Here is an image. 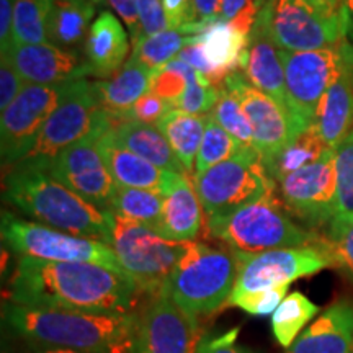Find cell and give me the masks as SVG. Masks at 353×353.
<instances>
[{"label":"cell","instance_id":"obj_30","mask_svg":"<svg viewBox=\"0 0 353 353\" xmlns=\"http://www.w3.org/2000/svg\"><path fill=\"white\" fill-rule=\"evenodd\" d=\"M329 145L321 138L316 125L296 136L278 156L265 165L268 175L280 183L285 176L298 172L304 167L316 164L324 154L329 151Z\"/></svg>","mask_w":353,"mask_h":353},{"label":"cell","instance_id":"obj_43","mask_svg":"<svg viewBox=\"0 0 353 353\" xmlns=\"http://www.w3.org/2000/svg\"><path fill=\"white\" fill-rule=\"evenodd\" d=\"M138 15L141 25V38L154 37L172 30L162 0H138Z\"/></svg>","mask_w":353,"mask_h":353},{"label":"cell","instance_id":"obj_38","mask_svg":"<svg viewBox=\"0 0 353 353\" xmlns=\"http://www.w3.org/2000/svg\"><path fill=\"white\" fill-rule=\"evenodd\" d=\"M339 213H353V130L335 148Z\"/></svg>","mask_w":353,"mask_h":353},{"label":"cell","instance_id":"obj_51","mask_svg":"<svg viewBox=\"0 0 353 353\" xmlns=\"http://www.w3.org/2000/svg\"><path fill=\"white\" fill-rule=\"evenodd\" d=\"M307 2L325 15H337L342 7V0H307Z\"/></svg>","mask_w":353,"mask_h":353},{"label":"cell","instance_id":"obj_2","mask_svg":"<svg viewBox=\"0 0 353 353\" xmlns=\"http://www.w3.org/2000/svg\"><path fill=\"white\" fill-rule=\"evenodd\" d=\"M6 319L21 337L43 348L83 353H134L139 316L34 307L10 303Z\"/></svg>","mask_w":353,"mask_h":353},{"label":"cell","instance_id":"obj_50","mask_svg":"<svg viewBox=\"0 0 353 353\" xmlns=\"http://www.w3.org/2000/svg\"><path fill=\"white\" fill-rule=\"evenodd\" d=\"M221 6H223V0H195L198 20L201 23H210V21L219 20Z\"/></svg>","mask_w":353,"mask_h":353},{"label":"cell","instance_id":"obj_15","mask_svg":"<svg viewBox=\"0 0 353 353\" xmlns=\"http://www.w3.org/2000/svg\"><path fill=\"white\" fill-rule=\"evenodd\" d=\"M103 132L87 136L52 159L41 161L56 180L97 208L108 211L118 185L99 149V139Z\"/></svg>","mask_w":353,"mask_h":353},{"label":"cell","instance_id":"obj_6","mask_svg":"<svg viewBox=\"0 0 353 353\" xmlns=\"http://www.w3.org/2000/svg\"><path fill=\"white\" fill-rule=\"evenodd\" d=\"M108 245L126 275L134 280L139 293L151 296L164 293L176 263L187 252L188 242L164 239L148 224L120 218L112 211H108Z\"/></svg>","mask_w":353,"mask_h":353},{"label":"cell","instance_id":"obj_33","mask_svg":"<svg viewBox=\"0 0 353 353\" xmlns=\"http://www.w3.org/2000/svg\"><path fill=\"white\" fill-rule=\"evenodd\" d=\"M198 41V34H190L183 28L169 30V32L143 37L138 43L132 44L131 57L139 63L149 65L151 69L162 68L179 57L188 44Z\"/></svg>","mask_w":353,"mask_h":353},{"label":"cell","instance_id":"obj_49","mask_svg":"<svg viewBox=\"0 0 353 353\" xmlns=\"http://www.w3.org/2000/svg\"><path fill=\"white\" fill-rule=\"evenodd\" d=\"M13 12L15 0H0V54H7L12 48Z\"/></svg>","mask_w":353,"mask_h":353},{"label":"cell","instance_id":"obj_21","mask_svg":"<svg viewBox=\"0 0 353 353\" xmlns=\"http://www.w3.org/2000/svg\"><path fill=\"white\" fill-rule=\"evenodd\" d=\"M352 347L353 304L342 299L307 325L288 348V353H350Z\"/></svg>","mask_w":353,"mask_h":353},{"label":"cell","instance_id":"obj_29","mask_svg":"<svg viewBox=\"0 0 353 353\" xmlns=\"http://www.w3.org/2000/svg\"><path fill=\"white\" fill-rule=\"evenodd\" d=\"M95 17V3L88 0H54L48 19V43L72 50L85 38Z\"/></svg>","mask_w":353,"mask_h":353},{"label":"cell","instance_id":"obj_52","mask_svg":"<svg viewBox=\"0 0 353 353\" xmlns=\"http://www.w3.org/2000/svg\"><path fill=\"white\" fill-rule=\"evenodd\" d=\"M341 10L343 13V19H345L347 38H350L353 43V0H342Z\"/></svg>","mask_w":353,"mask_h":353},{"label":"cell","instance_id":"obj_26","mask_svg":"<svg viewBox=\"0 0 353 353\" xmlns=\"http://www.w3.org/2000/svg\"><path fill=\"white\" fill-rule=\"evenodd\" d=\"M198 43L201 44L205 57L216 69L223 82L229 74L245 70L249 56V37L236 30L223 19L203 23L198 33Z\"/></svg>","mask_w":353,"mask_h":353},{"label":"cell","instance_id":"obj_55","mask_svg":"<svg viewBox=\"0 0 353 353\" xmlns=\"http://www.w3.org/2000/svg\"><path fill=\"white\" fill-rule=\"evenodd\" d=\"M268 2V0H263V3H267Z\"/></svg>","mask_w":353,"mask_h":353},{"label":"cell","instance_id":"obj_7","mask_svg":"<svg viewBox=\"0 0 353 353\" xmlns=\"http://www.w3.org/2000/svg\"><path fill=\"white\" fill-rule=\"evenodd\" d=\"M347 39L316 51H281L285 68L288 121L293 139L314 125L319 103L345 68Z\"/></svg>","mask_w":353,"mask_h":353},{"label":"cell","instance_id":"obj_41","mask_svg":"<svg viewBox=\"0 0 353 353\" xmlns=\"http://www.w3.org/2000/svg\"><path fill=\"white\" fill-rule=\"evenodd\" d=\"M263 7V0H223L221 19L231 23L245 37H250Z\"/></svg>","mask_w":353,"mask_h":353},{"label":"cell","instance_id":"obj_25","mask_svg":"<svg viewBox=\"0 0 353 353\" xmlns=\"http://www.w3.org/2000/svg\"><path fill=\"white\" fill-rule=\"evenodd\" d=\"M348 46H350V43L347 41L345 68H343L341 77L322 97L316 113L314 125L322 141L330 149L337 148L347 138L348 132L353 130V83L347 69Z\"/></svg>","mask_w":353,"mask_h":353},{"label":"cell","instance_id":"obj_11","mask_svg":"<svg viewBox=\"0 0 353 353\" xmlns=\"http://www.w3.org/2000/svg\"><path fill=\"white\" fill-rule=\"evenodd\" d=\"M110 128L112 120L101 108L95 82L85 79L76 81L59 107L44 123L25 161L52 159L69 145L95 132L108 131Z\"/></svg>","mask_w":353,"mask_h":353},{"label":"cell","instance_id":"obj_9","mask_svg":"<svg viewBox=\"0 0 353 353\" xmlns=\"http://www.w3.org/2000/svg\"><path fill=\"white\" fill-rule=\"evenodd\" d=\"M2 239L21 257L43 262L97 263L125 273L112 247L105 242L23 221L7 211L2 213Z\"/></svg>","mask_w":353,"mask_h":353},{"label":"cell","instance_id":"obj_28","mask_svg":"<svg viewBox=\"0 0 353 353\" xmlns=\"http://www.w3.org/2000/svg\"><path fill=\"white\" fill-rule=\"evenodd\" d=\"M169 141L185 172L193 176L200 145L206 130V117L190 114L172 107L156 125Z\"/></svg>","mask_w":353,"mask_h":353},{"label":"cell","instance_id":"obj_45","mask_svg":"<svg viewBox=\"0 0 353 353\" xmlns=\"http://www.w3.org/2000/svg\"><path fill=\"white\" fill-rule=\"evenodd\" d=\"M25 87V79L20 76L12 61L7 56H2V63H0V112H6Z\"/></svg>","mask_w":353,"mask_h":353},{"label":"cell","instance_id":"obj_18","mask_svg":"<svg viewBox=\"0 0 353 353\" xmlns=\"http://www.w3.org/2000/svg\"><path fill=\"white\" fill-rule=\"evenodd\" d=\"M2 56L12 61L26 83L34 85L76 82L92 76L90 65L76 51L63 50L51 43L12 46Z\"/></svg>","mask_w":353,"mask_h":353},{"label":"cell","instance_id":"obj_1","mask_svg":"<svg viewBox=\"0 0 353 353\" xmlns=\"http://www.w3.org/2000/svg\"><path fill=\"white\" fill-rule=\"evenodd\" d=\"M138 286L130 275L97 263L20 257L10 278V303L90 312H131Z\"/></svg>","mask_w":353,"mask_h":353},{"label":"cell","instance_id":"obj_5","mask_svg":"<svg viewBox=\"0 0 353 353\" xmlns=\"http://www.w3.org/2000/svg\"><path fill=\"white\" fill-rule=\"evenodd\" d=\"M237 278V260L231 249L188 242L164 293L192 316L213 314L226 306Z\"/></svg>","mask_w":353,"mask_h":353},{"label":"cell","instance_id":"obj_53","mask_svg":"<svg viewBox=\"0 0 353 353\" xmlns=\"http://www.w3.org/2000/svg\"><path fill=\"white\" fill-rule=\"evenodd\" d=\"M37 353H83V352L68 350V348H41V350Z\"/></svg>","mask_w":353,"mask_h":353},{"label":"cell","instance_id":"obj_56","mask_svg":"<svg viewBox=\"0 0 353 353\" xmlns=\"http://www.w3.org/2000/svg\"><path fill=\"white\" fill-rule=\"evenodd\" d=\"M350 353H353V347H352V350H350Z\"/></svg>","mask_w":353,"mask_h":353},{"label":"cell","instance_id":"obj_17","mask_svg":"<svg viewBox=\"0 0 353 353\" xmlns=\"http://www.w3.org/2000/svg\"><path fill=\"white\" fill-rule=\"evenodd\" d=\"M223 85L239 99L252 128L255 149L267 165L293 141L288 118L276 101L255 88L241 70L229 74Z\"/></svg>","mask_w":353,"mask_h":353},{"label":"cell","instance_id":"obj_20","mask_svg":"<svg viewBox=\"0 0 353 353\" xmlns=\"http://www.w3.org/2000/svg\"><path fill=\"white\" fill-rule=\"evenodd\" d=\"M244 72L247 81L275 100L288 118L283 61L280 57V50L272 39L260 15L249 37V56H247Z\"/></svg>","mask_w":353,"mask_h":353},{"label":"cell","instance_id":"obj_44","mask_svg":"<svg viewBox=\"0 0 353 353\" xmlns=\"http://www.w3.org/2000/svg\"><path fill=\"white\" fill-rule=\"evenodd\" d=\"M172 108L170 103H167L164 99H161L152 90L136 101L134 107L126 114L125 121H139L145 125H157L161 118Z\"/></svg>","mask_w":353,"mask_h":353},{"label":"cell","instance_id":"obj_37","mask_svg":"<svg viewBox=\"0 0 353 353\" xmlns=\"http://www.w3.org/2000/svg\"><path fill=\"white\" fill-rule=\"evenodd\" d=\"M210 114H213L214 120L218 121L232 138L239 141L242 148L255 149L252 128H250V123L247 120L244 108H242L239 99H237L231 90H228L224 85H219L218 100H216L214 108L211 110Z\"/></svg>","mask_w":353,"mask_h":353},{"label":"cell","instance_id":"obj_46","mask_svg":"<svg viewBox=\"0 0 353 353\" xmlns=\"http://www.w3.org/2000/svg\"><path fill=\"white\" fill-rule=\"evenodd\" d=\"M162 6L165 8L167 17H169L172 30L187 28V26L200 21L195 0H162Z\"/></svg>","mask_w":353,"mask_h":353},{"label":"cell","instance_id":"obj_54","mask_svg":"<svg viewBox=\"0 0 353 353\" xmlns=\"http://www.w3.org/2000/svg\"><path fill=\"white\" fill-rule=\"evenodd\" d=\"M88 2L95 3V6H105V3H107V0H88Z\"/></svg>","mask_w":353,"mask_h":353},{"label":"cell","instance_id":"obj_4","mask_svg":"<svg viewBox=\"0 0 353 353\" xmlns=\"http://www.w3.org/2000/svg\"><path fill=\"white\" fill-rule=\"evenodd\" d=\"M275 192L272 190L260 200L231 214L206 221L210 236L224 242L232 252L244 254L317 247L321 236L298 226Z\"/></svg>","mask_w":353,"mask_h":353},{"label":"cell","instance_id":"obj_34","mask_svg":"<svg viewBox=\"0 0 353 353\" xmlns=\"http://www.w3.org/2000/svg\"><path fill=\"white\" fill-rule=\"evenodd\" d=\"M54 0H15L12 46L48 43V19Z\"/></svg>","mask_w":353,"mask_h":353},{"label":"cell","instance_id":"obj_8","mask_svg":"<svg viewBox=\"0 0 353 353\" xmlns=\"http://www.w3.org/2000/svg\"><path fill=\"white\" fill-rule=\"evenodd\" d=\"M205 219L223 218L275 190L257 149H241L236 156L193 176Z\"/></svg>","mask_w":353,"mask_h":353},{"label":"cell","instance_id":"obj_39","mask_svg":"<svg viewBox=\"0 0 353 353\" xmlns=\"http://www.w3.org/2000/svg\"><path fill=\"white\" fill-rule=\"evenodd\" d=\"M218 94L219 87L213 85L205 76H200L196 81L188 83L187 90L174 105V108L190 114L206 117V113H211V110L214 108Z\"/></svg>","mask_w":353,"mask_h":353},{"label":"cell","instance_id":"obj_31","mask_svg":"<svg viewBox=\"0 0 353 353\" xmlns=\"http://www.w3.org/2000/svg\"><path fill=\"white\" fill-rule=\"evenodd\" d=\"M165 195L161 190L117 187L110 210L120 218L154 228L161 218Z\"/></svg>","mask_w":353,"mask_h":353},{"label":"cell","instance_id":"obj_42","mask_svg":"<svg viewBox=\"0 0 353 353\" xmlns=\"http://www.w3.org/2000/svg\"><path fill=\"white\" fill-rule=\"evenodd\" d=\"M151 90L174 107L187 90V79L170 64H165L154 69Z\"/></svg>","mask_w":353,"mask_h":353},{"label":"cell","instance_id":"obj_14","mask_svg":"<svg viewBox=\"0 0 353 353\" xmlns=\"http://www.w3.org/2000/svg\"><path fill=\"white\" fill-rule=\"evenodd\" d=\"M278 185L285 208L309 228L325 226L339 214L335 149H329L316 164L285 176Z\"/></svg>","mask_w":353,"mask_h":353},{"label":"cell","instance_id":"obj_36","mask_svg":"<svg viewBox=\"0 0 353 353\" xmlns=\"http://www.w3.org/2000/svg\"><path fill=\"white\" fill-rule=\"evenodd\" d=\"M244 149L239 144V141L232 138L229 132L214 120L213 114H206V130L203 136L200 152H198L195 172L193 176L201 175L211 167L221 164V162L228 161L236 156L237 152Z\"/></svg>","mask_w":353,"mask_h":353},{"label":"cell","instance_id":"obj_10","mask_svg":"<svg viewBox=\"0 0 353 353\" xmlns=\"http://www.w3.org/2000/svg\"><path fill=\"white\" fill-rule=\"evenodd\" d=\"M260 19L281 51L325 50L347 39L342 10L337 15H325L307 0H268Z\"/></svg>","mask_w":353,"mask_h":353},{"label":"cell","instance_id":"obj_35","mask_svg":"<svg viewBox=\"0 0 353 353\" xmlns=\"http://www.w3.org/2000/svg\"><path fill=\"white\" fill-rule=\"evenodd\" d=\"M317 247L329 255L332 267L341 268L353 281V213L335 216Z\"/></svg>","mask_w":353,"mask_h":353},{"label":"cell","instance_id":"obj_24","mask_svg":"<svg viewBox=\"0 0 353 353\" xmlns=\"http://www.w3.org/2000/svg\"><path fill=\"white\" fill-rule=\"evenodd\" d=\"M152 77L154 69L130 57L110 81L95 82L100 105L112 120V126L125 121L136 101L151 90Z\"/></svg>","mask_w":353,"mask_h":353},{"label":"cell","instance_id":"obj_22","mask_svg":"<svg viewBox=\"0 0 353 353\" xmlns=\"http://www.w3.org/2000/svg\"><path fill=\"white\" fill-rule=\"evenodd\" d=\"M128 34L112 12H101L97 17L83 43V54L92 76L108 77L121 69L130 51Z\"/></svg>","mask_w":353,"mask_h":353},{"label":"cell","instance_id":"obj_12","mask_svg":"<svg viewBox=\"0 0 353 353\" xmlns=\"http://www.w3.org/2000/svg\"><path fill=\"white\" fill-rule=\"evenodd\" d=\"M74 82L54 85L26 83L15 101L2 112L0 121V151L6 165L25 161L44 123L59 107Z\"/></svg>","mask_w":353,"mask_h":353},{"label":"cell","instance_id":"obj_48","mask_svg":"<svg viewBox=\"0 0 353 353\" xmlns=\"http://www.w3.org/2000/svg\"><path fill=\"white\" fill-rule=\"evenodd\" d=\"M114 12L128 26V33L131 37V43L136 44L141 39V25L138 15V0H108Z\"/></svg>","mask_w":353,"mask_h":353},{"label":"cell","instance_id":"obj_23","mask_svg":"<svg viewBox=\"0 0 353 353\" xmlns=\"http://www.w3.org/2000/svg\"><path fill=\"white\" fill-rule=\"evenodd\" d=\"M99 149L101 157L114 183L118 187L130 188H148L161 190L164 192L170 182L174 172H167L152 165L151 162L144 161L143 157L136 156L134 152L128 151L126 148L118 143L112 134V131H105L99 139Z\"/></svg>","mask_w":353,"mask_h":353},{"label":"cell","instance_id":"obj_47","mask_svg":"<svg viewBox=\"0 0 353 353\" xmlns=\"http://www.w3.org/2000/svg\"><path fill=\"white\" fill-rule=\"evenodd\" d=\"M237 335H239V329H232L214 337L203 339L200 353H255L250 348L239 345Z\"/></svg>","mask_w":353,"mask_h":353},{"label":"cell","instance_id":"obj_32","mask_svg":"<svg viewBox=\"0 0 353 353\" xmlns=\"http://www.w3.org/2000/svg\"><path fill=\"white\" fill-rule=\"evenodd\" d=\"M319 311L321 307L299 291L288 294L272 314V332L276 342L281 347L290 348L304 325Z\"/></svg>","mask_w":353,"mask_h":353},{"label":"cell","instance_id":"obj_40","mask_svg":"<svg viewBox=\"0 0 353 353\" xmlns=\"http://www.w3.org/2000/svg\"><path fill=\"white\" fill-rule=\"evenodd\" d=\"M290 285H280L275 288L257 291V293H244V294H231L229 303L231 306L244 309L250 316H268L276 311L278 306L283 303L288 293Z\"/></svg>","mask_w":353,"mask_h":353},{"label":"cell","instance_id":"obj_3","mask_svg":"<svg viewBox=\"0 0 353 353\" xmlns=\"http://www.w3.org/2000/svg\"><path fill=\"white\" fill-rule=\"evenodd\" d=\"M3 198L34 223L108 244V211L97 208L56 180L41 159L12 167L3 182Z\"/></svg>","mask_w":353,"mask_h":353},{"label":"cell","instance_id":"obj_16","mask_svg":"<svg viewBox=\"0 0 353 353\" xmlns=\"http://www.w3.org/2000/svg\"><path fill=\"white\" fill-rule=\"evenodd\" d=\"M203 334L196 316L165 293L152 296L139 314L134 353H200Z\"/></svg>","mask_w":353,"mask_h":353},{"label":"cell","instance_id":"obj_13","mask_svg":"<svg viewBox=\"0 0 353 353\" xmlns=\"http://www.w3.org/2000/svg\"><path fill=\"white\" fill-rule=\"evenodd\" d=\"M237 260V278L232 294L257 293L332 267V260L319 247L265 250L259 254L234 252Z\"/></svg>","mask_w":353,"mask_h":353},{"label":"cell","instance_id":"obj_27","mask_svg":"<svg viewBox=\"0 0 353 353\" xmlns=\"http://www.w3.org/2000/svg\"><path fill=\"white\" fill-rule=\"evenodd\" d=\"M110 131L123 148L151 162L152 165L174 174L188 175L176 159L174 149L170 148L169 141L157 126L139 121H121L114 123Z\"/></svg>","mask_w":353,"mask_h":353},{"label":"cell","instance_id":"obj_19","mask_svg":"<svg viewBox=\"0 0 353 353\" xmlns=\"http://www.w3.org/2000/svg\"><path fill=\"white\" fill-rule=\"evenodd\" d=\"M192 176L172 174L164 190V206L161 218L154 226L159 236L174 242H193L200 236L203 223V206L198 198Z\"/></svg>","mask_w":353,"mask_h":353}]
</instances>
